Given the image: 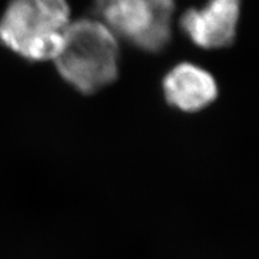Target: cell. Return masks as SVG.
Here are the masks:
<instances>
[{
	"label": "cell",
	"mask_w": 259,
	"mask_h": 259,
	"mask_svg": "<svg viewBox=\"0 0 259 259\" xmlns=\"http://www.w3.org/2000/svg\"><path fill=\"white\" fill-rule=\"evenodd\" d=\"M53 60L65 82L83 95H93L118 77V41L97 18H79L70 22Z\"/></svg>",
	"instance_id": "cell-1"
},
{
	"label": "cell",
	"mask_w": 259,
	"mask_h": 259,
	"mask_svg": "<svg viewBox=\"0 0 259 259\" xmlns=\"http://www.w3.org/2000/svg\"><path fill=\"white\" fill-rule=\"evenodd\" d=\"M70 22L67 0H10L0 18V42L25 60H53Z\"/></svg>",
	"instance_id": "cell-2"
},
{
	"label": "cell",
	"mask_w": 259,
	"mask_h": 259,
	"mask_svg": "<svg viewBox=\"0 0 259 259\" xmlns=\"http://www.w3.org/2000/svg\"><path fill=\"white\" fill-rule=\"evenodd\" d=\"M95 14L115 37L148 53H157L171 38V10L153 0H95Z\"/></svg>",
	"instance_id": "cell-3"
},
{
	"label": "cell",
	"mask_w": 259,
	"mask_h": 259,
	"mask_svg": "<svg viewBox=\"0 0 259 259\" xmlns=\"http://www.w3.org/2000/svg\"><path fill=\"white\" fill-rule=\"evenodd\" d=\"M241 0H208L191 8L180 17V28L196 46L221 50L232 46L240 18Z\"/></svg>",
	"instance_id": "cell-4"
},
{
	"label": "cell",
	"mask_w": 259,
	"mask_h": 259,
	"mask_svg": "<svg viewBox=\"0 0 259 259\" xmlns=\"http://www.w3.org/2000/svg\"><path fill=\"white\" fill-rule=\"evenodd\" d=\"M167 103L185 113H196L218 99L219 88L209 71L191 63L174 66L162 82Z\"/></svg>",
	"instance_id": "cell-5"
},
{
	"label": "cell",
	"mask_w": 259,
	"mask_h": 259,
	"mask_svg": "<svg viewBox=\"0 0 259 259\" xmlns=\"http://www.w3.org/2000/svg\"><path fill=\"white\" fill-rule=\"evenodd\" d=\"M154 3H156L157 5L162 6V8L164 9H168V10H171V11H174V9H176V0H153Z\"/></svg>",
	"instance_id": "cell-6"
}]
</instances>
